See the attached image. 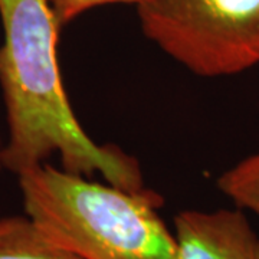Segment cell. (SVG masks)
Instances as JSON below:
<instances>
[{
	"instance_id": "obj_1",
	"label": "cell",
	"mask_w": 259,
	"mask_h": 259,
	"mask_svg": "<svg viewBox=\"0 0 259 259\" xmlns=\"http://www.w3.org/2000/svg\"><path fill=\"white\" fill-rule=\"evenodd\" d=\"M0 88L8 121L0 164L19 176L58 154L66 171L146 190L139 161L115 146L95 143L75 117L58 64L61 25L49 0H0Z\"/></svg>"
},
{
	"instance_id": "obj_2",
	"label": "cell",
	"mask_w": 259,
	"mask_h": 259,
	"mask_svg": "<svg viewBox=\"0 0 259 259\" xmlns=\"http://www.w3.org/2000/svg\"><path fill=\"white\" fill-rule=\"evenodd\" d=\"M18 179L26 216L79 258L176 259L156 192H131L48 163Z\"/></svg>"
},
{
	"instance_id": "obj_3",
	"label": "cell",
	"mask_w": 259,
	"mask_h": 259,
	"mask_svg": "<svg viewBox=\"0 0 259 259\" xmlns=\"http://www.w3.org/2000/svg\"><path fill=\"white\" fill-rule=\"evenodd\" d=\"M143 33L199 76L241 74L259 65V0H143Z\"/></svg>"
},
{
	"instance_id": "obj_4",
	"label": "cell",
	"mask_w": 259,
	"mask_h": 259,
	"mask_svg": "<svg viewBox=\"0 0 259 259\" xmlns=\"http://www.w3.org/2000/svg\"><path fill=\"white\" fill-rule=\"evenodd\" d=\"M173 235L176 259H259V235L239 207L183 210Z\"/></svg>"
},
{
	"instance_id": "obj_5",
	"label": "cell",
	"mask_w": 259,
	"mask_h": 259,
	"mask_svg": "<svg viewBox=\"0 0 259 259\" xmlns=\"http://www.w3.org/2000/svg\"><path fill=\"white\" fill-rule=\"evenodd\" d=\"M0 259H82L52 241L28 216L0 218Z\"/></svg>"
},
{
	"instance_id": "obj_6",
	"label": "cell",
	"mask_w": 259,
	"mask_h": 259,
	"mask_svg": "<svg viewBox=\"0 0 259 259\" xmlns=\"http://www.w3.org/2000/svg\"><path fill=\"white\" fill-rule=\"evenodd\" d=\"M218 187L236 207L259 219V150L225 170L218 177Z\"/></svg>"
},
{
	"instance_id": "obj_7",
	"label": "cell",
	"mask_w": 259,
	"mask_h": 259,
	"mask_svg": "<svg viewBox=\"0 0 259 259\" xmlns=\"http://www.w3.org/2000/svg\"><path fill=\"white\" fill-rule=\"evenodd\" d=\"M143 0H49L61 28L81 16L88 10L107 5H134L139 6Z\"/></svg>"
}]
</instances>
